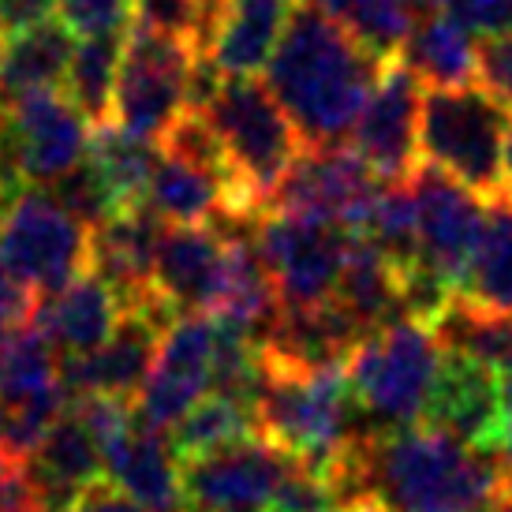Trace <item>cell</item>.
Instances as JSON below:
<instances>
[{
    "label": "cell",
    "instance_id": "obj_1",
    "mask_svg": "<svg viewBox=\"0 0 512 512\" xmlns=\"http://www.w3.org/2000/svg\"><path fill=\"white\" fill-rule=\"evenodd\" d=\"M505 475L501 453L415 423L363 438L329 483L341 509L367 501L382 512H501Z\"/></svg>",
    "mask_w": 512,
    "mask_h": 512
},
{
    "label": "cell",
    "instance_id": "obj_2",
    "mask_svg": "<svg viewBox=\"0 0 512 512\" xmlns=\"http://www.w3.org/2000/svg\"><path fill=\"white\" fill-rule=\"evenodd\" d=\"M382 72L385 60L299 0L266 64V86L303 146H337L352 135Z\"/></svg>",
    "mask_w": 512,
    "mask_h": 512
},
{
    "label": "cell",
    "instance_id": "obj_3",
    "mask_svg": "<svg viewBox=\"0 0 512 512\" xmlns=\"http://www.w3.org/2000/svg\"><path fill=\"white\" fill-rule=\"evenodd\" d=\"M255 423L258 438L277 445L303 468L322 471L326 479L359 441L370 438L344 367L292 370L266 363L262 393L255 400Z\"/></svg>",
    "mask_w": 512,
    "mask_h": 512
},
{
    "label": "cell",
    "instance_id": "obj_4",
    "mask_svg": "<svg viewBox=\"0 0 512 512\" xmlns=\"http://www.w3.org/2000/svg\"><path fill=\"white\" fill-rule=\"evenodd\" d=\"M438 333L423 322L400 318L370 333L352 348L344 363V378L352 385L359 412L370 434H389L423 423L441 370Z\"/></svg>",
    "mask_w": 512,
    "mask_h": 512
},
{
    "label": "cell",
    "instance_id": "obj_5",
    "mask_svg": "<svg viewBox=\"0 0 512 512\" xmlns=\"http://www.w3.org/2000/svg\"><path fill=\"white\" fill-rule=\"evenodd\" d=\"M512 109L486 86H438L423 94L419 113V161L449 172L486 202L509 195L505 135Z\"/></svg>",
    "mask_w": 512,
    "mask_h": 512
},
{
    "label": "cell",
    "instance_id": "obj_6",
    "mask_svg": "<svg viewBox=\"0 0 512 512\" xmlns=\"http://www.w3.org/2000/svg\"><path fill=\"white\" fill-rule=\"evenodd\" d=\"M202 116L217 135L240 187L266 210L273 187L281 184L288 165L303 150V139L270 86L255 83V75H225Z\"/></svg>",
    "mask_w": 512,
    "mask_h": 512
},
{
    "label": "cell",
    "instance_id": "obj_7",
    "mask_svg": "<svg viewBox=\"0 0 512 512\" xmlns=\"http://www.w3.org/2000/svg\"><path fill=\"white\" fill-rule=\"evenodd\" d=\"M0 266L34 296H53L90 270V228L45 187H23L0 206Z\"/></svg>",
    "mask_w": 512,
    "mask_h": 512
},
{
    "label": "cell",
    "instance_id": "obj_8",
    "mask_svg": "<svg viewBox=\"0 0 512 512\" xmlns=\"http://www.w3.org/2000/svg\"><path fill=\"white\" fill-rule=\"evenodd\" d=\"M199 57L202 53L195 45L131 23L124 34V57H120L109 124L161 146L172 124L187 113V86Z\"/></svg>",
    "mask_w": 512,
    "mask_h": 512
},
{
    "label": "cell",
    "instance_id": "obj_9",
    "mask_svg": "<svg viewBox=\"0 0 512 512\" xmlns=\"http://www.w3.org/2000/svg\"><path fill=\"white\" fill-rule=\"evenodd\" d=\"M348 228L337 221L292 217L262 210L255 221V247L273 277L285 311L322 307L333 299L348 258Z\"/></svg>",
    "mask_w": 512,
    "mask_h": 512
},
{
    "label": "cell",
    "instance_id": "obj_10",
    "mask_svg": "<svg viewBox=\"0 0 512 512\" xmlns=\"http://www.w3.org/2000/svg\"><path fill=\"white\" fill-rule=\"evenodd\" d=\"M221 344V322L210 314H180L172 318L154 367L146 374L143 389L135 393V419L150 430L169 434L206 393H214V363Z\"/></svg>",
    "mask_w": 512,
    "mask_h": 512
},
{
    "label": "cell",
    "instance_id": "obj_11",
    "mask_svg": "<svg viewBox=\"0 0 512 512\" xmlns=\"http://www.w3.org/2000/svg\"><path fill=\"white\" fill-rule=\"evenodd\" d=\"M378 184L382 180L367 169V161L352 146H303L281 176V184L273 187L266 210L314 217V221H337L348 232H356Z\"/></svg>",
    "mask_w": 512,
    "mask_h": 512
},
{
    "label": "cell",
    "instance_id": "obj_12",
    "mask_svg": "<svg viewBox=\"0 0 512 512\" xmlns=\"http://www.w3.org/2000/svg\"><path fill=\"white\" fill-rule=\"evenodd\" d=\"M412 187L419 202V262L460 296L486 228L483 195L423 161L412 172Z\"/></svg>",
    "mask_w": 512,
    "mask_h": 512
},
{
    "label": "cell",
    "instance_id": "obj_13",
    "mask_svg": "<svg viewBox=\"0 0 512 512\" xmlns=\"http://www.w3.org/2000/svg\"><path fill=\"white\" fill-rule=\"evenodd\" d=\"M296 468V460L285 456L266 438H247L225 445L217 453L195 456L180 464L184 479V501L191 512H225L243 505H270L277 486Z\"/></svg>",
    "mask_w": 512,
    "mask_h": 512
},
{
    "label": "cell",
    "instance_id": "obj_14",
    "mask_svg": "<svg viewBox=\"0 0 512 512\" xmlns=\"http://www.w3.org/2000/svg\"><path fill=\"white\" fill-rule=\"evenodd\" d=\"M419 113L423 83L400 60L385 64L382 79L363 105L348 146L378 180H408L419 169Z\"/></svg>",
    "mask_w": 512,
    "mask_h": 512
},
{
    "label": "cell",
    "instance_id": "obj_15",
    "mask_svg": "<svg viewBox=\"0 0 512 512\" xmlns=\"http://www.w3.org/2000/svg\"><path fill=\"white\" fill-rule=\"evenodd\" d=\"M172 318H180V314H172L165 303H146V307L124 311L116 333L101 348L86 352V356L60 359V378L68 385V393L72 397L105 393V397L135 400L154 367L161 333Z\"/></svg>",
    "mask_w": 512,
    "mask_h": 512
},
{
    "label": "cell",
    "instance_id": "obj_16",
    "mask_svg": "<svg viewBox=\"0 0 512 512\" xmlns=\"http://www.w3.org/2000/svg\"><path fill=\"white\" fill-rule=\"evenodd\" d=\"M225 285V236L206 225H165L154 255V296L172 314H210Z\"/></svg>",
    "mask_w": 512,
    "mask_h": 512
},
{
    "label": "cell",
    "instance_id": "obj_17",
    "mask_svg": "<svg viewBox=\"0 0 512 512\" xmlns=\"http://www.w3.org/2000/svg\"><path fill=\"white\" fill-rule=\"evenodd\" d=\"M423 423L468 441L471 449H501V382L498 370L460 352L441 356L438 382Z\"/></svg>",
    "mask_w": 512,
    "mask_h": 512
},
{
    "label": "cell",
    "instance_id": "obj_18",
    "mask_svg": "<svg viewBox=\"0 0 512 512\" xmlns=\"http://www.w3.org/2000/svg\"><path fill=\"white\" fill-rule=\"evenodd\" d=\"M161 232H165V221L146 202L120 210L116 217H109L105 225L90 232V270L120 296L124 311L161 303L150 288Z\"/></svg>",
    "mask_w": 512,
    "mask_h": 512
},
{
    "label": "cell",
    "instance_id": "obj_19",
    "mask_svg": "<svg viewBox=\"0 0 512 512\" xmlns=\"http://www.w3.org/2000/svg\"><path fill=\"white\" fill-rule=\"evenodd\" d=\"M296 0H221L202 57L221 75H258L281 45Z\"/></svg>",
    "mask_w": 512,
    "mask_h": 512
},
{
    "label": "cell",
    "instance_id": "obj_20",
    "mask_svg": "<svg viewBox=\"0 0 512 512\" xmlns=\"http://www.w3.org/2000/svg\"><path fill=\"white\" fill-rule=\"evenodd\" d=\"M105 479L139 501L146 512H184V479H180V456L172 453L169 434L131 423L124 438L105 449Z\"/></svg>",
    "mask_w": 512,
    "mask_h": 512
},
{
    "label": "cell",
    "instance_id": "obj_21",
    "mask_svg": "<svg viewBox=\"0 0 512 512\" xmlns=\"http://www.w3.org/2000/svg\"><path fill=\"white\" fill-rule=\"evenodd\" d=\"M27 471L38 490L42 512H68L75 494L105 479V456H101L98 438L68 408L34 445V453L27 456Z\"/></svg>",
    "mask_w": 512,
    "mask_h": 512
},
{
    "label": "cell",
    "instance_id": "obj_22",
    "mask_svg": "<svg viewBox=\"0 0 512 512\" xmlns=\"http://www.w3.org/2000/svg\"><path fill=\"white\" fill-rule=\"evenodd\" d=\"M124 318V303L94 270L75 277L68 288L38 299L34 326L64 356H86L109 341Z\"/></svg>",
    "mask_w": 512,
    "mask_h": 512
},
{
    "label": "cell",
    "instance_id": "obj_23",
    "mask_svg": "<svg viewBox=\"0 0 512 512\" xmlns=\"http://www.w3.org/2000/svg\"><path fill=\"white\" fill-rule=\"evenodd\" d=\"M75 34L64 19H49L19 34L0 38V86L8 98H27L42 90H64L72 68Z\"/></svg>",
    "mask_w": 512,
    "mask_h": 512
},
{
    "label": "cell",
    "instance_id": "obj_24",
    "mask_svg": "<svg viewBox=\"0 0 512 512\" xmlns=\"http://www.w3.org/2000/svg\"><path fill=\"white\" fill-rule=\"evenodd\" d=\"M333 307L352 322V326L370 337L397 322L400 311V273L389 258L370 247L367 240L352 236L348 243V258H344L341 281L333 292Z\"/></svg>",
    "mask_w": 512,
    "mask_h": 512
},
{
    "label": "cell",
    "instance_id": "obj_25",
    "mask_svg": "<svg viewBox=\"0 0 512 512\" xmlns=\"http://www.w3.org/2000/svg\"><path fill=\"white\" fill-rule=\"evenodd\" d=\"M400 64L427 86H468L479 75V45L475 34L456 23L453 15L438 8L412 23V34L400 49Z\"/></svg>",
    "mask_w": 512,
    "mask_h": 512
},
{
    "label": "cell",
    "instance_id": "obj_26",
    "mask_svg": "<svg viewBox=\"0 0 512 512\" xmlns=\"http://www.w3.org/2000/svg\"><path fill=\"white\" fill-rule=\"evenodd\" d=\"M460 299L483 311L512 314V195L486 202L483 240L475 247Z\"/></svg>",
    "mask_w": 512,
    "mask_h": 512
},
{
    "label": "cell",
    "instance_id": "obj_27",
    "mask_svg": "<svg viewBox=\"0 0 512 512\" xmlns=\"http://www.w3.org/2000/svg\"><path fill=\"white\" fill-rule=\"evenodd\" d=\"M348 236H359L370 247H378L397 270H412L419 262V202H415L412 176L382 180L370 195L363 221Z\"/></svg>",
    "mask_w": 512,
    "mask_h": 512
},
{
    "label": "cell",
    "instance_id": "obj_28",
    "mask_svg": "<svg viewBox=\"0 0 512 512\" xmlns=\"http://www.w3.org/2000/svg\"><path fill=\"white\" fill-rule=\"evenodd\" d=\"M57 356L60 352L34 322L15 326L12 341L0 352V400H4V408H23L30 400L68 393V385L60 378Z\"/></svg>",
    "mask_w": 512,
    "mask_h": 512
},
{
    "label": "cell",
    "instance_id": "obj_29",
    "mask_svg": "<svg viewBox=\"0 0 512 512\" xmlns=\"http://www.w3.org/2000/svg\"><path fill=\"white\" fill-rule=\"evenodd\" d=\"M120 57H124V34H94V38L75 42L64 90H68V101L94 128L109 124V116H113Z\"/></svg>",
    "mask_w": 512,
    "mask_h": 512
},
{
    "label": "cell",
    "instance_id": "obj_30",
    "mask_svg": "<svg viewBox=\"0 0 512 512\" xmlns=\"http://www.w3.org/2000/svg\"><path fill=\"white\" fill-rule=\"evenodd\" d=\"M430 329L438 333L441 348H449V352L479 359L498 374L512 367V314L483 311L468 299L453 296V303Z\"/></svg>",
    "mask_w": 512,
    "mask_h": 512
},
{
    "label": "cell",
    "instance_id": "obj_31",
    "mask_svg": "<svg viewBox=\"0 0 512 512\" xmlns=\"http://www.w3.org/2000/svg\"><path fill=\"white\" fill-rule=\"evenodd\" d=\"M303 4L333 19L348 38H356L385 64L400 57L412 34V12L400 0H303Z\"/></svg>",
    "mask_w": 512,
    "mask_h": 512
},
{
    "label": "cell",
    "instance_id": "obj_32",
    "mask_svg": "<svg viewBox=\"0 0 512 512\" xmlns=\"http://www.w3.org/2000/svg\"><path fill=\"white\" fill-rule=\"evenodd\" d=\"M258 434L255 412L232 397H221V393H210L202 397L191 412L169 430L172 453L184 460H195V456L217 453L225 445H236V441H247Z\"/></svg>",
    "mask_w": 512,
    "mask_h": 512
},
{
    "label": "cell",
    "instance_id": "obj_33",
    "mask_svg": "<svg viewBox=\"0 0 512 512\" xmlns=\"http://www.w3.org/2000/svg\"><path fill=\"white\" fill-rule=\"evenodd\" d=\"M90 161L101 169V176L113 187L120 210L146 202V187L154 176V165L161 157V146L135 139L128 131H120L116 124H98L90 135Z\"/></svg>",
    "mask_w": 512,
    "mask_h": 512
},
{
    "label": "cell",
    "instance_id": "obj_34",
    "mask_svg": "<svg viewBox=\"0 0 512 512\" xmlns=\"http://www.w3.org/2000/svg\"><path fill=\"white\" fill-rule=\"evenodd\" d=\"M45 191H49V195H53L79 225L90 228V232L105 225L109 217L120 214V202H116L113 187H109V180L101 176L98 165L90 161V154H86L75 169L64 172L60 180H53Z\"/></svg>",
    "mask_w": 512,
    "mask_h": 512
},
{
    "label": "cell",
    "instance_id": "obj_35",
    "mask_svg": "<svg viewBox=\"0 0 512 512\" xmlns=\"http://www.w3.org/2000/svg\"><path fill=\"white\" fill-rule=\"evenodd\" d=\"M131 23L154 30V34H165V38H176V42L195 45L202 53L214 15L206 8V0H131Z\"/></svg>",
    "mask_w": 512,
    "mask_h": 512
},
{
    "label": "cell",
    "instance_id": "obj_36",
    "mask_svg": "<svg viewBox=\"0 0 512 512\" xmlns=\"http://www.w3.org/2000/svg\"><path fill=\"white\" fill-rule=\"evenodd\" d=\"M270 512H341V498L322 471H311L296 464L285 475V483L277 486L273 501L266 505Z\"/></svg>",
    "mask_w": 512,
    "mask_h": 512
},
{
    "label": "cell",
    "instance_id": "obj_37",
    "mask_svg": "<svg viewBox=\"0 0 512 512\" xmlns=\"http://www.w3.org/2000/svg\"><path fill=\"white\" fill-rule=\"evenodd\" d=\"M57 15L68 23L72 34L94 38V34H128L131 0H57Z\"/></svg>",
    "mask_w": 512,
    "mask_h": 512
},
{
    "label": "cell",
    "instance_id": "obj_38",
    "mask_svg": "<svg viewBox=\"0 0 512 512\" xmlns=\"http://www.w3.org/2000/svg\"><path fill=\"white\" fill-rule=\"evenodd\" d=\"M445 12L475 38H501L512 34V0H453Z\"/></svg>",
    "mask_w": 512,
    "mask_h": 512
},
{
    "label": "cell",
    "instance_id": "obj_39",
    "mask_svg": "<svg viewBox=\"0 0 512 512\" xmlns=\"http://www.w3.org/2000/svg\"><path fill=\"white\" fill-rule=\"evenodd\" d=\"M479 86L512 109V34L490 38L479 49Z\"/></svg>",
    "mask_w": 512,
    "mask_h": 512
},
{
    "label": "cell",
    "instance_id": "obj_40",
    "mask_svg": "<svg viewBox=\"0 0 512 512\" xmlns=\"http://www.w3.org/2000/svg\"><path fill=\"white\" fill-rule=\"evenodd\" d=\"M0 512H42L23 456L0 449Z\"/></svg>",
    "mask_w": 512,
    "mask_h": 512
},
{
    "label": "cell",
    "instance_id": "obj_41",
    "mask_svg": "<svg viewBox=\"0 0 512 512\" xmlns=\"http://www.w3.org/2000/svg\"><path fill=\"white\" fill-rule=\"evenodd\" d=\"M57 19V0H0V38Z\"/></svg>",
    "mask_w": 512,
    "mask_h": 512
},
{
    "label": "cell",
    "instance_id": "obj_42",
    "mask_svg": "<svg viewBox=\"0 0 512 512\" xmlns=\"http://www.w3.org/2000/svg\"><path fill=\"white\" fill-rule=\"evenodd\" d=\"M68 512H146V509L139 501H131L124 490H116L109 479H98V483L86 486L83 494H75Z\"/></svg>",
    "mask_w": 512,
    "mask_h": 512
},
{
    "label": "cell",
    "instance_id": "obj_43",
    "mask_svg": "<svg viewBox=\"0 0 512 512\" xmlns=\"http://www.w3.org/2000/svg\"><path fill=\"white\" fill-rule=\"evenodd\" d=\"M501 382V449L505 464H512V367L498 374Z\"/></svg>",
    "mask_w": 512,
    "mask_h": 512
},
{
    "label": "cell",
    "instance_id": "obj_44",
    "mask_svg": "<svg viewBox=\"0 0 512 512\" xmlns=\"http://www.w3.org/2000/svg\"><path fill=\"white\" fill-rule=\"evenodd\" d=\"M505 176H509V195H512V124H509V135H505Z\"/></svg>",
    "mask_w": 512,
    "mask_h": 512
},
{
    "label": "cell",
    "instance_id": "obj_45",
    "mask_svg": "<svg viewBox=\"0 0 512 512\" xmlns=\"http://www.w3.org/2000/svg\"><path fill=\"white\" fill-rule=\"evenodd\" d=\"M400 4H404V8H408V12H434V4H430V0H400Z\"/></svg>",
    "mask_w": 512,
    "mask_h": 512
},
{
    "label": "cell",
    "instance_id": "obj_46",
    "mask_svg": "<svg viewBox=\"0 0 512 512\" xmlns=\"http://www.w3.org/2000/svg\"><path fill=\"white\" fill-rule=\"evenodd\" d=\"M509 475H505V501H501V512H512V464H505Z\"/></svg>",
    "mask_w": 512,
    "mask_h": 512
},
{
    "label": "cell",
    "instance_id": "obj_47",
    "mask_svg": "<svg viewBox=\"0 0 512 512\" xmlns=\"http://www.w3.org/2000/svg\"><path fill=\"white\" fill-rule=\"evenodd\" d=\"M12 333H15L12 322H8V318H0V352H4V344L12 341Z\"/></svg>",
    "mask_w": 512,
    "mask_h": 512
},
{
    "label": "cell",
    "instance_id": "obj_48",
    "mask_svg": "<svg viewBox=\"0 0 512 512\" xmlns=\"http://www.w3.org/2000/svg\"><path fill=\"white\" fill-rule=\"evenodd\" d=\"M4 434H8V408H4V400H0V449H4Z\"/></svg>",
    "mask_w": 512,
    "mask_h": 512
},
{
    "label": "cell",
    "instance_id": "obj_49",
    "mask_svg": "<svg viewBox=\"0 0 512 512\" xmlns=\"http://www.w3.org/2000/svg\"><path fill=\"white\" fill-rule=\"evenodd\" d=\"M8 109H12V98H8V94H4V86H0V124H4Z\"/></svg>",
    "mask_w": 512,
    "mask_h": 512
},
{
    "label": "cell",
    "instance_id": "obj_50",
    "mask_svg": "<svg viewBox=\"0 0 512 512\" xmlns=\"http://www.w3.org/2000/svg\"><path fill=\"white\" fill-rule=\"evenodd\" d=\"M341 512H382V509H374L367 501H356V505H348V509H341Z\"/></svg>",
    "mask_w": 512,
    "mask_h": 512
},
{
    "label": "cell",
    "instance_id": "obj_51",
    "mask_svg": "<svg viewBox=\"0 0 512 512\" xmlns=\"http://www.w3.org/2000/svg\"><path fill=\"white\" fill-rule=\"evenodd\" d=\"M225 512H270L266 505H243V509H225Z\"/></svg>",
    "mask_w": 512,
    "mask_h": 512
},
{
    "label": "cell",
    "instance_id": "obj_52",
    "mask_svg": "<svg viewBox=\"0 0 512 512\" xmlns=\"http://www.w3.org/2000/svg\"><path fill=\"white\" fill-rule=\"evenodd\" d=\"M430 4H434V8H449V4H453V0H430Z\"/></svg>",
    "mask_w": 512,
    "mask_h": 512
},
{
    "label": "cell",
    "instance_id": "obj_53",
    "mask_svg": "<svg viewBox=\"0 0 512 512\" xmlns=\"http://www.w3.org/2000/svg\"><path fill=\"white\" fill-rule=\"evenodd\" d=\"M184 512H191V509H184Z\"/></svg>",
    "mask_w": 512,
    "mask_h": 512
}]
</instances>
